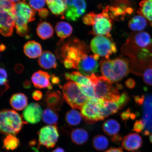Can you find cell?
Listing matches in <instances>:
<instances>
[{"mask_svg":"<svg viewBox=\"0 0 152 152\" xmlns=\"http://www.w3.org/2000/svg\"><path fill=\"white\" fill-rule=\"evenodd\" d=\"M99 66V64L94 56H88L86 53L79 62L77 69L83 75L89 77L98 72Z\"/></svg>","mask_w":152,"mask_h":152,"instance_id":"14","label":"cell"},{"mask_svg":"<svg viewBox=\"0 0 152 152\" xmlns=\"http://www.w3.org/2000/svg\"><path fill=\"white\" fill-rule=\"evenodd\" d=\"M56 31L60 40L63 41L70 37L73 32V28L69 24L65 22H60L57 24Z\"/></svg>","mask_w":152,"mask_h":152,"instance_id":"29","label":"cell"},{"mask_svg":"<svg viewBox=\"0 0 152 152\" xmlns=\"http://www.w3.org/2000/svg\"><path fill=\"white\" fill-rule=\"evenodd\" d=\"M105 9L113 20L119 17L124 18L127 14H130L133 12V9L124 5L118 6H107Z\"/></svg>","mask_w":152,"mask_h":152,"instance_id":"24","label":"cell"},{"mask_svg":"<svg viewBox=\"0 0 152 152\" xmlns=\"http://www.w3.org/2000/svg\"><path fill=\"white\" fill-rule=\"evenodd\" d=\"M146 19L141 15H136L129 21L128 26L131 30L134 31H141L147 26Z\"/></svg>","mask_w":152,"mask_h":152,"instance_id":"27","label":"cell"},{"mask_svg":"<svg viewBox=\"0 0 152 152\" xmlns=\"http://www.w3.org/2000/svg\"><path fill=\"white\" fill-rule=\"evenodd\" d=\"M50 77L51 76L47 72L39 70L32 76L31 80L36 88H47L51 90L53 86L50 81Z\"/></svg>","mask_w":152,"mask_h":152,"instance_id":"18","label":"cell"},{"mask_svg":"<svg viewBox=\"0 0 152 152\" xmlns=\"http://www.w3.org/2000/svg\"><path fill=\"white\" fill-rule=\"evenodd\" d=\"M77 85L81 92L87 97L91 99L96 98L95 96L94 86L92 83V84L88 85L78 84Z\"/></svg>","mask_w":152,"mask_h":152,"instance_id":"37","label":"cell"},{"mask_svg":"<svg viewBox=\"0 0 152 152\" xmlns=\"http://www.w3.org/2000/svg\"><path fill=\"white\" fill-rule=\"evenodd\" d=\"M132 114L131 113L130 110L128 109L123 112L121 115V117L123 120L125 121L129 119L132 117Z\"/></svg>","mask_w":152,"mask_h":152,"instance_id":"46","label":"cell"},{"mask_svg":"<svg viewBox=\"0 0 152 152\" xmlns=\"http://www.w3.org/2000/svg\"><path fill=\"white\" fill-rule=\"evenodd\" d=\"M64 97L58 91H47L45 94L43 102L48 108L59 111L64 103Z\"/></svg>","mask_w":152,"mask_h":152,"instance_id":"17","label":"cell"},{"mask_svg":"<svg viewBox=\"0 0 152 152\" xmlns=\"http://www.w3.org/2000/svg\"><path fill=\"white\" fill-rule=\"evenodd\" d=\"M23 66L22 64H18L15 66V71H16L17 73H20L23 71Z\"/></svg>","mask_w":152,"mask_h":152,"instance_id":"50","label":"cell"},{"mask_svg":"<svg viewBox=\"0 0 152 152\" xmlns=\"http://www.w3.org/2000/svg\"><path fill=\"white\" fill-rule=\"evenodd\" d=\"M113 19L106 9L102 13L96 14L93 26V33L97 36L111 37L110 32L112 28Z\"/></svg>","mask_w":152,"mask_h":152,"instance_id":"8","label":"cell"},{"mask_svg":"<svg viewBox=\"0 0 152 152\" xmlns=\"http://www.w3.org/2000/svg\"><path fill=\"white\" fill-rule=\"evenodd\" d=\"M143 80L146 84L152 86V68H149L144 71Z\"/></svg>","mask_w":152,"mask_h":152,"instance_id":"42","label":"cell"},{"mask_svg":"<svg viewBox=\"0 0 152 152\" xmlns=\"http://www.w3.org/2000/svg\"><path fill=\"white\" fill-rule=\"evenodd\" d=\"M65 77L67 80H71L78 85H88L92 84L88 77L83 75L79 72L66 73L65 74Z\"/></svg>","mask_w":152,"mask_h":152,"instance_id":"30","label":"cell"},{"mask_svg":"<svg viewBox=\"0 0 152 152\" xmlns=\"http://www.w3.org/2000/svg\"><path fill=\"white\" fill-rule=\"evenodd\" d=\"M56 51L57 57L67 69H77L82 58L86 54V48L83 42L76 38L64 41L60 40Z\"/></svg>","mask_w":152,"mask_h":152,"instance_id":"1","label":"cell"},{"mask_svg":"<svg viewBox=\"0 0 152 152\" xmlns=\"http://www.w3.org/2000/svg\"><path fill=\"white\" fill-rule=\"evenodd\" d=\"M15 26L14 16L10 13L1 8L0 32L5 37L12 36Z\"/></svg>","mask_w":152,"mask_h":152,"instance_id":"15","label":"cell"},{"mask_svg":"<svg viewBox=\"0 0 152 152\" xmlns=\"http://www.w3.org/2000/svg\"><path fill=\"white\" fill-rule=\"evenodd\" d=\"M96 14L94 12H91L85 15L83 18V21L87 26H93Z\"/></svg>","mask_w":152,"mask_h":152,"instance_id":"41","label":"cell"},{"mask_svg":"<svg viewBox=\"0 0 152 152\" xmlns=\"http://www.w3.org/2000/svg\"></svg>","mask_w":152,"mask_h":152,"instance_id":"57","label":"cell"},{"mask_svg":"<svg viewBox=\"0 0 152 152\" xmlns=\"http://www.w3.org/2000/svg\"><path fill=\"white\" fill-rule=\"evenodd\" d=\"M136 83L134 80L129 79L125 82V85L128 88L132 89L135 86Z\"/></svg>","mask_w":152,"mask_h":152,"instance_id":"47","label":"cell"},{"mask_svg":"<svg viewBox=\"0 0 152 152\" xmlns=\"http://www.w3.org/2000/svg\"><path fill=\"white\" fill-rule=\"evenodd\" d=\"M45 0H29L28 4L30 7L35 10L39 11L44 7Z\"/></svg>","mask_w":152,"mask_h":152,"instance_id":"40","label":"cell"},{"mask_svg":"<svg viewBox=\"0 0 152 152\" xmlns=\"http://www.w3.org/2000/svg\"><path fill=\"white\" fill-rule=\"evenodd\" d=\"M144 128V125L141 119L137 121L134 123V128L133 130L136 132H143Z\"/></svg>","mask_w":152,"mask_h":152,"instance_id":"43","label":"cell"},{"mask_svg":"<svg viewBox=\"0 0 152 152\" xmlns=\"http://www.w3.org/2000/svg\"><path fill=\"white\" fill-rule=\"evenodd\" d=\"M28 98L22 93L15 94L11 96L10 103L12 107L18 111L25 109L28 105Z\"/></svg>","mask_w":152,"mask_h":152,"instance_id":"23","label":"cell"},{"mask_svg":"<svg viewBox=\"0 0 152 152\" xmlns=\"http://www.w3.org/2000/svg\"><path fill=\"white\" fill-rule=\"evenodd\" d=\"M43 111L41 106L37 103L28 104L23 113V117L26 122L34 124L39 123L42 118Z\"/></svg>","mask_w":152,"mask_h":152,"instance_id":"16","label":"cell"},{"mask_svg":"<svg viewBox=\"0 0 152 152\" xmlns=\"http://www.w3.org/2000/svg\"><path fill=\"white\" fill-rule=\"evenodd\" d=\"M90 47L94 54L104 57L106 59H109L111 55L117 52L115 44L105 36H97L93 38L91 41Z\"/></svg>","mask_w":152,"mask_h":152,"instance_id":"6","label":"cell"},{"mask_svg":"<svg viewBox=\"0 0 152 152\" xmlns=\"http://www.w3.org/2000/svg\"><path fill=\"white\" fill-rule=\"evenodd\" d=\"M24 121L20 114L14 110H3L0 114V130L1 133L7 135H15L21 130Z\"/></svg>","mask_w":152,"mask_h":152,"instance_id":"4","label":"cell"},{"mask_svg":"<svg viewBox=\"0 0 152 152\" xmlns=\"http://www.w3.org/2000/svg\"><path fill=\"white\" fill-rule=\"evenodd\" d=\"M137 13L149 21L152 26V0H142Z\"/></svg>","mask_w":152,"mask_h":152,"instance_id":"28","label":"cell"},{"mask_svg":"<svg viewBox=\"0 0 152 152\" xmlns=\"http://www.w3.org/2000/svg\"><path fill=\"white\" fill-rule=\"evenodd\" d=\"M15 14L14 16L16 24L26 25L28 23L35 20V10L26 2H20L15 6Z\"/></svg>","mask_w":152,"mask_h":152,"instance_id":"9","label":"cell"},{"mask_svg":"<svg viewBox=\"0 0 152 152\" xmlns=\"http://www.w3.org/2000/svg\"><path fill=\"white\" fill-rule=\"evenodd\" d=\"M66 4L65 15L68 20L76 21L86 11L87 4L85 0H66Z\"/></svg>","mask_w":152,"mask_h":152,"instance_id":"12","label":"cell"},{"mask_svg":"<svg viewBox=\"0 0 152 152\" xmlns=\"http://www.w3.org/2000/svg\"><path fill=\"white\" fill-rule=\"evenodd\" d=\"M39 65L43 69H48L56 68L57 64L56 56L49 51H45L38 59Z\"/></svg>","mask_w":152,"mask_h":152,"instance_id":"21","label":"cell"},{"mask_svg":"<svg viewBox=\"0 0 152 152\" xmlns=\"http://www.w3.org/2000/svg\"><path fill=\"white\" fill-rule=\"evenodd\" d=\"M88 77L94 86L96 98L107 102H117L119 100L121 97L119 88L113 86L107 78L95 74Z\"/></svg>","mask_w":152,"mask_h":152,"instance_id":"3","label":"cell"},{"mask_svg":"<svg viewBox=\"0 0 152 152\" xmlns=\"http://www.w3.org/2000/svg\"><path fill=\"white\" fill-rule=\"evenodd\" d=\"M150 141H151V143H152V133L151 134V136H150Z\"/></svg>","mask_w":152,"mask_h":152,"instance_id":"56","label":"cell"},{"mask_svg":"<svg viewBox=\"0 0 152 152\" xmlns=\"http://www.w3.org/2000/svg\"><path fill=\"white\" fill-rule=\"evenodd\" d=\"M24 52L26 56L30 58L39 57L42 53L41 45L37 42L30 41L24 45Z\"/></svg>","mask_w":152,"mask_h":152,"instance_id":"22","label":"cell"},{"mask_svg":"<svg viewBox=\"0 0 152 152\" xmlns=\"http://www.w3.org/2000/svg\"><path fill=\"white\" fill-rule=\"evenodd\" d=\"M37 35L43 40L52 37L54 34V30L51 24L46 21L39 22L37 29Z\"/></svg>","mask_w":152,"mask_h":152,"instance_id":"25","label":"cell"},{"mask_svg":"<svg viewBox=\"0 0 152 152\" xmlns=\"http://www.w3.org/2000/svg\"><path fill=\"white\" fill-rule=\"evenodd\" d=\"M32 97L33 99L37 101L40 100L42 98V94L41 91L39 90L34 91L32 94Z\"/></svg>","mask_w":152,"mask_h":152,"instance_id":"45","label":"cell"},{"mask_svg":"<svg viewBox=\"0 0 152 152\" xmlns=\"http://www.w3.org/2000/svg\"><path fill=\"white\" fill-rule=\"evenodd\" d=\"M51 81L52 83L54 85H58L60 82L59 78L55 75H53L51 76Z\"/></svg>","mask_w":152,"mask_h":152,"instance_id":"48","label":"cell"},{"mask_svg":"<svg viewBox=\"0 0 152 152\" xmlns=\"http://www.w3.org/2000/svg\"><path fill=\"white\" fill-rule=\"evenodd\" d=\"M6 48V47L3 44H1V47H0V49H1V51H3Z\"/></svg>","mask_w":152,"mask_h":152,"instance_id":"55","label":"cell"},{"mask_svg":"<svg viewBox=\"0 0 152 152\" xmlns=\"http://www.w3.org/2000/svg\"><path fill=\"white\" fill-rule=\"evenodd\" d=\"M102 100L97 98H89L83 106L81 113L87 123L92 124L104 120L100 112Z\"/></svg>","mask_w":152,"mask_h":152,"instance_id":"7","label":"cell"},{"mask_svg":"<svg viewBox=\"0 0 152 152\" xmlns=\"http://www.w3.org/2000/svg\"><path fill=\"white\" fill-rule=\"evenodd\" d=\"M121 137L118 134L116 135L113 137L112 140V141L115 142H119L121 140Z\"/></svg>","mask_w":152,"mask_h":152,"instance_id":"51","label":"cell"},{"mask_svg":"<svg viewBox=\"0 0 152 152\" xmlns=\"http://www.w3.org/2000/svg\"><path fill=\"white\" fill-rule=\"evenodd\" d=\"M93 146L96 150L101 151L107 149L109 145L107 138L102 135H98L95 137L93 140Z\"/></svg>","mask_w":152,"mask_h":152,"instance_id":"35","label":"cell"},{"mask_svg":"<svg viewBox=\"0 0 152 152\" xmlns=\"http://www.w3.org/2000/svg\"><path fill=\"white\" fill-rule=\"evenodd\" d=\"M1 8L7 11L14 16L15 14V6L16 3L10 0H0Z\"/></svg>","mask_w":152,"mask_h":152,"instance_id":"39","label":"cell"},{"mask_svg":"<svg viewBox=\"0 0 152 152\" xmlns=\"http://www.w3.org/2000/svg\"><path fill=\"white\" fill-rule=\"evenodd\" d=\"M38 14L41 18L45 19L48 17L49 12L48 9L43 8L38 11Z\"/></svg>","mask_w":152,"mask_h":152,"instance_id":"44","label":"cell"},{"mask_svg":"<svg viewBox=\"0 0 152 152\" xmlns=\"http://www.w3.org/2000/svg\"><path fill=\"white\" fill-rule=\"evenodd\" d=\"M20 145V140L14 135H7L3 141V148L7 151L16 149Z\"/></svg>","mask_w":152,"mask_h":152,"instance_id":"36","label":"cell"},{"mask_svg":"<svg viewBox=\"0 0 152 152\" xmlns=\"http://www.w3.org/2000/svg\"><path fill=\"white\" fill-rule=\"evenodd\" d=\"M142 106V118L141 119L144 125L143 134L149 135L152 132V94L144 96Z\"/></svg>","mask_w":152,"mask_h":152,"instance_id":"13","label":"cell"},{"mask_svg":"<svg viewBox=\"0 0 152 152\" xmlns=\"http://www.w3.org/2000/svg\"><path fill=\"white\" fill-rule=\"evenodd\" d=\"M142 144V138L135 133H130L124 137L122 142V147L128 151H132L139 149Z\"/></svg>","mask_w":152,"mask_h":152,"instance_id":"19","label":"cell"},{"mask_svg":"<svg viewBox=\"0 0 152 152\" xmlns=\"http://www.w3.org/2000/svg\"><path fill=\"white\" fill-rule=\"evenodd\" d=\"M1 78H0V84L1 86V90L2 93L5 92L8 90L9 86L8 81L7 80V75L6 71L4 68H1Z\"/></svg>","mask_w":152,"mask_h":152,"instance_id":"38","label":"cell"},{"mask_svg":"<svg viewBox=\"0 0 152 152\" xmlns=\"http://www.w3.org/2000/svg\"><path fill=\"white\" fill-rule=\"evenodd\" d=\"M71 139L74 143L77 145H82L88 140V132L84 129L77 128L72 131Z\"/></svg>","mask_w":152,"mask_h":152,"instance_id":"31","label":"cell"},{"mask_svg":"<svg viewBox=\"0 0 152 152\" xmlns=\"http://www.w3.org/2000/svg\"><path fill=\"white\" fill-rule=\"evenodd\" d=\"M100 65L102 75L112 83L121 80L130 71L128 60L123 58L102 60Z\"/></svg>","mask_w":152,"mask_h":152,"instance_id":"2","label":"cell"},{"mask_svg":"<svg viewBox=\"0 0 152 152\" xmlns=\"http://www.w3.org/2000/svg\"><path fill=\"white\" fill-rule=\"evenodd\" d=\"M10 1L14 3H17L18 2H20L23 1H26V0H10Z\"/></svg>","mask_w":152,"mask_h":152,"instance_id":"54","label":"cell"},{"mask_svg":"<svg viewBox=\"0 0 152 152\" xmlns=\"http://www.w3.org/2000/svg\"><path fill=\"white\" fill-rule=\"evenodd\" d=\"M63 95L66 102L73 109L81 110L89 99L81 92L77 83L72 81L64 85Z\"/></svg>","mask_w":152,"mask_h":152,"instance_id":"5","label":"cell"},{"mask_svg":"<svg viewBox=\"0 0 152 152\" xmlns=\"http://www.w3.org/2000/svg\"><path fill=\"white\" fill-rule=\"evenodd\" d=\"M104 152H124L121 148H111Z\"/></svg>","mask_w":152,"mask_h":152,"instance_id":"49","label":"cell"},{"mask_svg":"<svg viewBox=\"0 0 152 152\" xmlns=\"http://www.w3.org/2000/svg\"><path fill=\"white\" fill-rule=\"evenodd\" d=\"M134 42L142 49H147L152 45V38L149 33L145 31L139 32L135 36Z\"/></svg>","mask_w":152,"mask_h":152,"instance_id":"26","label":"cell"},{"mask_svg":"<svg viewBox=\"0 0 152 152\" xmlns=\"http://www.w3.org/2000/svg\"><path fill=\"white\" fill-rule=\"evenodd\" d=\"M42 119L44 122L50 125H56L58 115L56 110L48 107L43 111Z\"/></svg>","mask_w":152,"mask_h":152,"instance_id":"33","label":"cell"},{"mask_svg":"<svg viewBox=\"0 0 152 152\" xmlns=\"http://www.w3.org/2000/svg\"><path fill=\"white\" fill-rule=\"evenodd\" d=\"M83 118L81 113L75 109L70 110L66 113L65 120L68 124L76 126L80 123Z\"/></svg>","mask_w":152,"mask_h":152,"instance_id":"34","label":"cell"},{"mask_svg":"<svg viewBox=\"0 0 152 152\" xmlns=\"http://www.w3.org/2000/svg\"><path fill=\"white\" fill-rule=\"evenodd\" d=\"M39 145L47 148H53L58 142L59 134L56 125H47L43 127L38 133Z\"/></svg>","mask_w":152,"mask_h":152,"instance_id":"10","label":"cell"},{"mask_svg":"<svg viewBox=\"0 0 152 152\" xmlns=\"http://www.w3.org/2000/svg\"><path fill=\"white\" fill-rule=\"evenodd\" d=\"M52 152H65V151L62 148L58 147L54 150Z\"/></svg>","mask_w":152,"mask_h":152,"instance_id":"53","label":"cell"},{"mask_svg":"<svg viewBox=\"0 0 152 152\" xmlns=\"http://www.w3.org/2000/svg\"><path fill=\"white\" fill-rule=\"evenodd\" d=\"M130 98L127 93L121 94L120 98L117 102H107L102 100L100 112L104 119L109 115L117 113L128 103Z\"/></svg>","mask_w":152,"mask_h":152,"instance_id":"11","label":"cell"},{"mask_svg":"<svg viewBox=\"0 0 152 152\" xmlns=\"http://www.w3.org/2000/svg\"><path fill=\"white\" fill-rule=\"evenodd\" d=\"M48 7L53 14L64 18L67 4L66 0H45Z\"/></svg>","mask_w":152,"mask_h":152,"instance_id":"20","label":"cell"},{"mask_svg":"<svg viewBox=\"0 0 152 152\" xmlns=\"http://www.w3.org/2000/svg\"><path fill=\"white\" fill-rule=\"evenodd\" d=\"M24 88L26 89H28L31 88V82L29 81L26 80L24 81L23 83Z\"/></svg>","mask_w":152,"mask_h":152,"instance_id":"52","label":"cell"},{"mask_svg":"<svg viewBox=\"0 0 152 152\" xmlns=\"http://www.w3.org/2000/svg\"><path fill=\"white\" fill-rule=\"evenodd\" d=\"M118 121L114 119H109L104 122L102 126L104 132L108 135L113 136L117 135L120 130Z\"/></svg>","mask_w":152,"mask_h":152,"instance_id":"32","label":"cell"}]
</instances>
